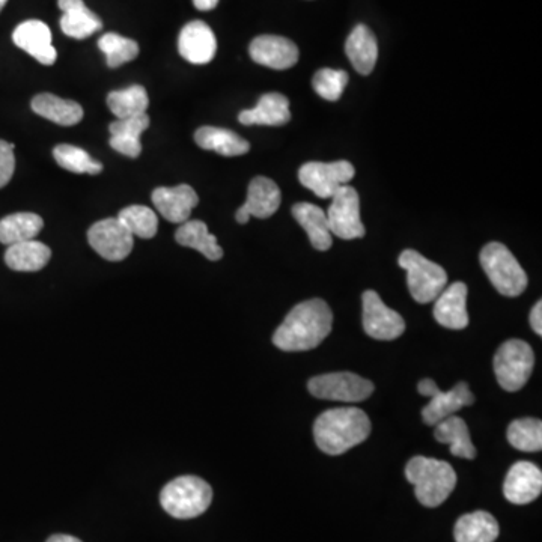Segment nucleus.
I'll return each instance as SVG.
<instances>
[{"label": "nucleus", "mask_w": 542, "mask_h": 542, "mask_svg": "<svg viewBox=\"0 0 542 542\" xmlns=\"http://www.w3.org/2000/svg\"><path fill=\"white\" fill-rule=\"evenodd\" d=\"M434 302V318L440 326L452 330H463L469 326L466 284L455 282L445 288Z\"/></svg>", "instance_id": "20"}, {"label": "nucleus", "mask_w": 542, "mask_h": 542, "mask_svg": "<svg viewBox=\"0 0 542 542\" xmlns=\"http://www.w3.org/2000/svg\"><path fill=\"white\" fill-rule=\"evenodd\" d=\"M219 0H193V5L198 8L199 11H211L217 7Z\"/></svg>", "instance_id": "41"}, {"label": "nucleus", "mask_w": 542, "mask_h": 542, "mask_svg": "<svg viewBox=\"0 0 542 542\" xmlns=\"http://www.w3.org/2000/svg\"><path fill=\"white\" fill-rule=\"evenodd\" d=\"M479 261L497 293L506 297H518L526 290V271L505 244L488 243L482 249Z\"/></svg>", "instance_id": "5"}, {"label": "nucleus", "mask_w": 542, "mask_h": 542, "mask_svg": "<svg viewBox=\"0 0 542 542\" xmlns=\"http://www.w3.org/2000/svg\"><path fill=\"white\" fill-rule=\"evenodd\" d=\"M16 171V156L14 145L0 141V189L7 186Z\"/></svg>", "instance_id": "39"}, {"label": "nucleus", "mask_w": 542, "mask_h": 542, "mask_svg": "<svg viewBox=\"0 0 542 542\" xmlns=\"http://www.w3.org/2000/svg\"><path fill=\"white\" fill-rule=\"evenodd\" d=\"M250 58L271 70H288L299 62V47L278 35H261L250 43Z\"/></svg>", "instance_id": "15"}, {"label": "nucleus", "mask_w": 542, "mask_h": 542, "mask_svg": "<svg viewBox=\"0 0 542 542\" xmlns=\"http://www.w3.org/2000/svg\"><path fill=\"white\" fill-rule=\"evenodd\" d=\"M213 490L198 476H180L165 485L160 493L163 509L178 520L199 517L210 508Z\"/></svg>", "instance_id": "4"}, {"label": "nucleus", "mask_w": 542, "mask_h": 542, "mask_svg": "<svg viewBox=\"0 0 542 542\" xmlns=\"http://www.w3.org/2000/svg\"><path fill=\"white\" fill-rule=\"evenodd\" d=\"M281 201V189L275 181L265 177L253 178L247 190L246 202L238 208L235 219L241 225H246L252 216L268 219L279 210Z\"/></svg>", "instance_id": "14"}, {"label": "nucleus", "mask_w": 542, "mask_h": 542, "mask_svg": "<svg viewBox=\"0 0 542 542\" xmlns=\"http://www.w3.org/2000/svg\"><path fill=\"white\" fill-rule=\"evenodd\" d=\"M405 476L415 485L419 502L427 508L442 505L457 485V473L451 464L434 458L415 457L405 467Z\"/></svg>", "instance_id": "3"}, {"label": "nucleus", "mask_w": 542, "mask_h": 542, "mask_svg": "<svg viewBox=\"0 0 542 542\" xmlns=\"http://www.w3.org/2000/svg\"><path fill=\"white\" fill-rule=\"evenodd\" d=\"M178 244L190 249L198 250L210 261H219L223 258V249L217 243V238L208 231V226L201 220H187L181 223L175 232Z\"/></svg>", "instance_id": "27"}, {"label": "nucleus", "mask_w": 542, "mask_h": 542, "mask_svg": "<svg viewBox=\"0 0 542 542\" xmlns=\"http://www.w3.org/2000/svg\"><path fill=\"white\" fill-rule=\"evenodd\" d=\"M32 110L37 115L55 122V124L71 127L79 124L83 118V109L79 103L53 94H40L32 100Z\"/></svg>", "instance_id": "30"}, {"label": "nucleus", "mask_w": 542, "mask_h": 542, "mask_svg": "<svg viewBox=\"0 0 542 542\" xmlns=\"http://www.w3.org/2000/svg\"><path fill=\"white\" fill-rule=\"evenodd\" d=\"M499 532V523L493 515L476 511L458 518L454 536L457 542H494Z\"/></svg>", "instance_id": "28"}, {"label": "nucleus", "mask_w": 542, "mask_h": 542, "mask_svg": "<svg viewBox=\"0 0 542 542\" xmlns=\"http://www.w3.org/2000/svg\"><path fill=\"white\" fill-rule=\"evenodd\" d=\"M542 303L538 302L533 306L532 312H530V326H532L533 332L536 335H542Z\"/></svg>", "instance_id": "40"}, {"label": "nucleus", "mask_w": 542, "mask_h": 542, "mask_svg": "<svg viewBox=\"0 0 542 542\" xmlns=\"http://www.w3.org/2000/svg\"><path fill=\"white\" fill-rule=\"evenodd\" d=\"M47 542H82L76 536L64 535V533H58V535H52Z\"/></svg>", "instance_id": "42"}, {"label": "nucleus", "mask_w": 542, "mask_h": 542, "mask_svg": "<svg viewBox=\"0 0 542 542\" xmlns=\"http://www.w3.org/2000/svg\"><path fill=\"white\" fill-rule=\"evenodd\" d=\"M348 83V74L341 70L323 68L315 73L312 86L324 100L338 101Z\"/></svg>", "instance_id": "38"}, {"label": "nucleus", "mask_w": 542, "mask_h": 542, "mask_svg": "<svg viewBox=\"0 0 542 542\" xmlns=\"http://www.w3.org/2000/svg\"><path fill=\"white\" fill-rule=\"evenodd\" d=\"M88 241L101 258L118 262L130 255L134 237L118 217H110L89 228Z\"/></svg>", "instance_id": "12"}, {"label": "nucleus", "mask_w": 542, "mask_h": 542, "mask_svg": "<svg viewBox=\"0 0 542 542\" xmlns=\"http://www.w3.org/2000/svg\"><path fill=\"white\" fill-rule=\"evenodd\" d=\"M178 50L190 64H208L216 56V35L211 31L210 26L201 20L187 23L178 38Z\"/></svg>", "instance_id": "16"}, {"label": "nucleus", "mask_w": 542, "mask_h": 542, "mask_svg": "<svg viewBox=\"0 0 542 542\" xmlns=\"http://www.w3.org/2000/svg\"><path fill=\"white\" fill-rule=\"evenodd\" d=\"M399 267L407 271L410 294L421 305L434 302L448 285V273L436 262L416 250H404L399 255Z\"/></svg>", "instance_id": "6"}, {"label": "nucleus", "mask_w": 542, "mask_h": 542, "mask_svg": "<svg viewBox=\"0 0 542 542\" xmlns=\"http://www.w3.org/2000/svg\"><path fill=\"white\" fill-rule=\"evenodd\" d=\"M153 204L168 222L184 223L198 207L199 198L193 187L181 184L177 187H159L153 192Z\"/></svg>", "instance_id": "19"}, {"label": "nucleus", "mask_w": 542, "mask_h": 542, "mask_svg": "<svg viewBox=\"0 0 542 542\" xmlns=\"http://www.w3.org/2000/svg\"><path fill=\"white\" fill-rule=\"evenodd\" d=\"M330 199L332 204L326 213L330 232L342 240L365 237L366 229L360 220V199L356 189L341 187Z\"/></svg>", "instance_id": "11"}, {"label": "nucleus", "mask_w": 542, "mask_h": 542, "mask_svg": "<svg viewBox=\"0 0 542 542\" xmlns=\"http://www.w3.org/2000/svg\"><path fill=\"white\" fill-rule=\"evenodd\" d=\"M13 41L19 49L25 50L40 64L53 65L58 58V52L52 44V32L49 26L40 20L20 23L13 32Z\"/></svg>", "instance_id": "18"}, {"label": "nucleus", "mask_w": 542, "mask_h": 542, "mask_svg": "<svg viewBox=\"0 0 542 542\" xmlns=\"http://www.w3.org/2000/svg\"><path fill=\"white\" fill-rule=\"evenodd\" d=\"M535 354L532 347L521 339H509L500 345L494 356V374L497 383L506 392H517L532 375Z\"/></svg>", "instance_id": "7"}, {"label": "nucleus", "mask_w": 542, "mask_h": 542, "mask_svg": "<svg viewBox=\"0 0 542 542\" xmlns=\"http://www.w3.org/2000/svg\"><path fill=\"white\" fill-rule=\"evenodd\" d=\"M8 0H0V11L4 10L5 5H7Z\"/></svg>", "instance_id": "43"}, {"label": "nucleus", "mask_w": 542, "mask_h": 542, "mask_svg": "<svg viewBox=\"0 0 542 542\" xmlns=\"http://www.w3.org/2000/svg\"><path fill=\"white\" fill-rule=\"evenodd\" d=\"M195 142L202 150L214 151L223 157L244 156L250 150L246 139L226 128L201 127L196 130Z\"/></svg>", "instance_id": "25"}, {"label": "nucleus", "mask_w": 542, "mask_h": 542, "mask_svg": "<svg viewBox=\"0 0 542 542\" xmlns=\"http://www.w3.org/2000/svg\"><path fill=\"white\" fill-rule=\"evenodd\" d=\"M98 47L106 55L109 68H119L138 58L139 55V44L136 41L113 34V32L103 35L98 41Z\"/></svg>", "instance_id": "36"}, {"label": "nucleus", "mask_w": 542, "mask_h": 542, "mask_svg": "<svg viewBox=\"0 0 542 542\" xmlns=\"http://www.w3.org/2000/svg\"><path fill=\"white\" fill-rule=\"evenodd\" d=\"M508 440L518 451L539 452L542 449V424L539 419H518L508 428Z\"/></svg>", "instance_id": "37"}, {"label": "nucleus", "mask_w": 542, "mask_h": 542, "mask_svg": "<svg viewBox=\"0 0 542 542\" xmlns=\"http://www.w3.org/2000/svg\"><path fill=\"white\" fill-rule=\"evenodd\" d=\"M43 226V219L38 214H10L0 220V243L11 246V244L34 240L40 234Z\"/></svg>", "instance_id": "32"}, {"label": "nucleus", "mask_w": 542, "mask_h": 542, "mask_svg": "<svg viewBox=\"0 0 542 542\" xmlns=\"http://www.w3.org/2000/svg\"><path fill=\"white\" fill-rule=\"evenodd\" d=\"M437 442L449 445V451L458 458L473 460L476 457V448L470 439V431L466 422L458 416H449L445 421L436 425Z\"/></svg>", "instance_id": "31"}, {"label": "nucleus", "mask_w": 542, "mask_h": 542, "mask_svg": "<svg viewBox=\"0 0 542 542\" xmlns=\"http://www.w3.org/2000/svg\"><path fill=\"white\" fill-rule=\"evenodd\" d=\"M290 100L278 92H270L259 98L253 109L243 110L238 121L243 125H271L279 127L290 122Z\"/></svg>", "instance_id": "22"}, {"label": "nucleus", "mask_w": 542, "mask_h": 542, "mask_svg": "<svg viewBox=\"0 0 542 542\" xmlns=\"http://www.w3.org/2000/svg\"><path fill=\"white\" fill-rule=\"evenodd\" d=\"M542 491V473L529 461H518L509 469L503 494L514 505H527L538 499Z\"/></svg>", "instance_id": "17"}, {"label": "nucleus", "mask_w": 542, "mask_h": 542, "mask_svg": "<svg viewBox=\"0 0 542 542\" xmlns=\"http://www.w3.org/2000/svg\"><path fill=\"white\" fill-rule=\"evenodd\" d=\"M148 127H150L148 113L116 119L109 125L110 147L122 156L138 159L142 153L141 136Z\"/></svg>", "instance_id": "21"}, {"label": "nucleus", "mask_w": 542, "mask_h": 542, "mask_svg": "<svg viewBox=\"0 0 542 542\" xmlns=\"http://www.w3.org/2000/svg\"><path fill=\"white\" fill-rule=\"evenodd\" d=\"M418 390L421 395L431 398L430 404L425 405L422 410V418H424L425 424L430 427H436L449 416L460 412L463 407L475 404V395L470 392L467 383H458L449 392H443L437 386L436 381L425 378L418 384Z\"/></svg>", "instance_id": "8"}, {"label": "nucleus", "mask_w": 542, "mask_h": 542, "mask_svg": "<svg viewBox=\"0 0 542 542\" xmlns=\"http://www.w3.org/2000/svg\"><path fill=\"white\" fill-rule=\"evenodd\" d=\"M107 106L116 118H131V116L147 113L150 97L144 86L134 85L127 89L110 92L107 95Z\"/></svg>", "instance_id": "33"}, {"label": "nucleus", "mask_w": 542, "mask_h": 542, "mask_svg": "<svg viewBox=\"0 0 542 542\" xmlns=\"http://www.w3.org/2000/svg\"><path fill=\"white\" fill-rule=\"evenodd\" d=\"M345 53L357 73L363 76L371 74L378 58V44L374 32L368 26H356L345 43Z\"/></svg>", "instance_id": "24"}, {"label": "nucleus", "mask_w": 542, "mask_h": 542, "mask_svg": "<svg viewBox=\"0 0 542 542\" xmlns=\"http://www.w3.org/2000/svg\"><path fill=\"white\" fill-rule=\"evenodd\" d=\"M333 314L324 300L312 299L291 309L273 335V344L282 351H309L317 348L332 332Z\"/></svg>", "instance_id": "1"}, {"label": "nucleus", "mask_w": 542, "mask_h": 542, "mask_svg": "<svg viewBox=\"0 0 542 542\" xmlns=\"http://www.w3.org/2000/svg\"><path fill=\"white\" fill-rule=\"evenodd\" d=\"M52 250L40 241L29 240L11 244L5 253V262L14 271H40L49 264Z\"/></svg>", "instance_id": "29"}, {"label": "nucleus", "mask_w": 542, "mask_h": 542, "mask_svg": "<svg viewBox=\"0 0 542 542\" xmlns=\"http://www.w3.org/2000/svg\"><path fill=\"white\" fill-rule=\"evenodd\" d=\"M293 216L300 223L312 246L320 252H326L332 247V232L327 222V214L320 207L308 202H300L293 207Z\"/></svg>", "instance_id": "26"}, {"label": "nucleus", "mask_w": 542, "mask_h": 542, "mask_svg": "<svg viewBox=\"0 0 542 542\" xmlns=\"http://www.w3.org/2000/svg\"><path fill=\"white\" fill-rule=\"evenodd\" d=\"M363 329L378 341H393L405 332V321L375 291L368 290L363 293Z\"/></svg>", "instance_id": "13"}, {"label": "nucleus", "mask_w": 542, "mask_h": 542, "mask_svg": "<svg viewBox=\"0 0 542 542\" xmlns=\"http://www.w3.org/2000/svg\"><path fill=\"white\" fill-rule=\"evenodd\" d=\"M58 5L62 11L61 29L67 37L85 40L103 29L100 17L83 0H58Z\"/></svg>", "instance_id": "23"}, {"label": "nucleus", "mask_w": 542, "mask_h": 542, "mask_svg": "<svg viewBox=\"0 0 542 542\" xmlns=\"http://www.w3.org/2000/svg\"><path fill=\"white\" fill-rule=\"evenodd\" d=\"M356 175V169L347 160L339 162L306 163L300 168L299 180L318 198L330 199L341 187L348 186Z\"/></svg>", "instance_id": "10"}, {"label": "nucleus", "mask_w": 542, "mask_h": 542, "mask_svg": "<svg viewBox=\"0 0 542 542\" xmlns=\"http://www.w3.org/2000/svg\"><path fill=\"white\" fill-rule=\"evenodd\" d=\"M371 434V421L357 407H339L318 416L314 437L318 448L327 455H342L365 442Z\"/></svg>", "instance_id": "2"}, {"label": "nucleus", "mask_w": 542, "mask_h": 542, "mask_svg": "<svg viewBox=\"0 0 542 542\" xmlns=\"http://www.w3.org/2000/svg\"><path fill=\"white\" fill-rule=\"evenodd\" d=\"M308 389L315 398L354 404L368 399L374 392V384L353 372H332L311 378Z\"/></svg>", "instance_id": "9"}, {"label": "nucleus", "mask_w": 542, "mask_h": 542, "mask_svg": "<svg viewBox=\"0 0 542 542\" xmlns=\"http://www.w3.org/2000/svg\"><path fill=\"white\" fill-rule=\"evenodd\" d=\"M116 217L124 223L125 228L133 234V237L144 238V240L156 237L159 219L151 208L144 205H131L119 211Z\"/></svg>", "instance_id": "34"}, {"label": "nucleus", "mask_w": 542, "mask_h": 542, "mask_svg": "<svg viewBox=\"0 0 542 542\" xmlns=\"http://www.w3.org/2000/svg\"><path fill=\"white\" fill-rule=\"evenodd\" d=\"M56 163L65 171L74 174L97 175L103 172V165L91 159L88 153L82 148L74 145L61 144L53 150Z\"/></svg>", "instance_id": "35"}]
</instances>
